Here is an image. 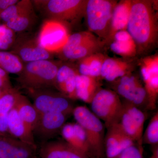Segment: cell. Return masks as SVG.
<instances>
[{
    "label": "cell",
    "instance_id": "1",
    "mask_svg": "<svg viewBox=\"0 0 158 158\" xmlns=\"http://www.w3.org/2000/svg\"><path fill=\"white\" fill-rule=\"evenodd\" d=\"M152 1H132L127 31L135 43L139 55L148 52L157 42L158 16Z\"/></svg>",
    "mask_w": 158,
    "mask_h": 158
},
{
    "label": "cell",
    "instance_id": "2",
    "mask_svg": "<svg viewBox=\"0 0 158 158\" xmlns=\"http://www.w3.org/2000/svg\"><path fill=\"white\" fill-rule=\"evenodd\" d=\"M62 62L42 60L24 63L16 80L27 90L55 88L57 72Z\"/></svg>",
    "mask_w": 158,
    "mask_h": 158
},
{
    "label": "cell",
    "instance_id": "3",
    "mask_svg": "<svg viewBox=\"0 0 158 158\" xmlns=\"http://www.w3.org/2000/svg\"><path fill=\"white\" fill-rule=\"evenodd\" d=\"M72 114L77 123L85 130L89 148V157H105V126L88 108H74Z\"/></svg>",
    "mask_w": 158,
    "mask_h": 158
},
{
    "label": "cell",
    "instance_id": "4",
    "mask_svg": "<svg viewBox=\"0 0 158 158\" xmlns=\"http://www.w3.org/2000/svg\"><path fill=\"white\" fill-rule=\"evenodd\" d=\"M34 7L47 19L64 23H73L85 16L88 0H36L32 1Z\"/></svg>",
    "mask_w": 158,
    "mask_h": 158
},
{
    "label": "cell",
    "instance_id": "5",
    "mask_svg": "<svg viewBox=\"0 0 158 158\" xmlns=\"http://www.w3.org/2000/svg\"><path fill=\"white\" fill-rule=\"evenodd\" d=\"M117 3L116 1L109 0L87 2L85 16L89 31L96 34L104 42L110 33L112 15Z\"/></svg>",
    "mask_w": 158,
    "mask_h": 158
},
{
    "label": "cell",
    "instance_id": "6",
    "mask_svg": "<svg viewBox=\"0 0 158 158\" xmlns=\"http://www.w3.org/2000/svg\"><path fill=\"white\" fill-rule=\"evenodd\" d=\"M104 44L103 40L90 31H82L69 35L65 46L57 54L63 60L78 61L100 52Z\"/></svg>",
    "mask_w": 158,
    "mask_h": 158
},
{
    "label": "cell",
    "instance_id": "7",
    "mask_svg": "<svg viewBox=\"0 0 158 158\" xmlns=\"http://www.w3.org/2000/svg\"><path fill=\"white\" fill-rule=\"evenodd\" d=\"M90 104L91 112L103 121L106 128L118 122L122 110L123 103L115 91L101 89Z\"/></svg>",
    "mask_w": 158,
    "mask_h": 158
},
{
    "label": "cell",
    "instance_id": "8",
    "mask_svg": "<svg viewBox=\"0 0 158 158\" xmlns=\"http://www.w3.org/2000/svg\"><path fill=\"white\" fill-rule=\"evenodd\" d=\"M33 105L39 114L61 113L69 116L74 109L71 100L53 88L29 90Z\"/></svg>",
    "mask_w": 158,
    "mask_h": 158
},
{
    "label": "cell",
    "instance_id": "9",
    "mask_svg": "<svg viewBox=\"0 0 158 158\" xmlns=\"http://www.w3.org/2000/svg\"><path fill=\"white\" fill-rule=\"evenodd\" d=\"M70 35L65 23L46 19L40 28L37 38L42 48L51 53L57 54L62 50Z\"/></svg>",
    "mask_w": 158,
    "mask_h": 158
},
{
    "label": "cell",
    "instance_id": "10",
    "mask_svg": "<svg viewBox=\"0 0 158 158\" xmlns=\"http://www.w3.org/2000/svg\"><path fill=\"white\" fill-rule=\"evenodd\" d=\"M123 107L117 124L135 144L142 145V136L145 113L140 108L125 101L123 102Z\"/></svg>",
    "mask_w": 158,
    "mask_h": 158
},
{
    "label": "cell",
    "instance_id": "11",
    "mask_svg": "<svg viewBox=\"0 0 158 158\" xmlns=\"http://www.w3.org/2000/svg\"><path fill=\"white\" fill-rule=\"evenodd\" d=\"M10 52L17 56L24 63L42 60L53 59L54 54L40 45L37 37L30 34L16 36Z\"/></svg>",
    "mask_w": 158,
    "mask_h": 158
},
{
    "label": "cell",
    "instance_id": "12",
    "mask_svg": "<svg viewBox=\"0 0 158 158\" xmlns=\"http://www.w3.org/2000/svg\"><path fill=\"white\" fill-rule=\"evenodd\" d=\"M114 90L125 101L138 107H148L147 93L141 81L130 73L113 81Z\"/></svg>",
    "mask_w": 158,
    "mask_h": 158
},
{
    "label": "cell",
    "instance_id": "13",
    "mask_svg": "<svg viewBox=\"0 0 158 158\" xmlns=\"http://www.w3.org/2000/svg\"><path fill=\"white\" fill-rule=\"evenodd\" d=\"M141 72L147 93V109L154 110L156 106L158 95V55L145 57L141 60Z\"/></svg>",
    "mask_w": 158,
    "mask_h": 158
},
{
    "label": "cell",
    "instance_id": "14",
    "mask_svg": "<svg viewBox=\"0 0 158 158\" xmlns=\"http://www.w3.org/2000/svg\"><path fill=\"white\" fill-rule=\"evenodd\" d=\"M69 115L61 113H48L39 114L33 135L46 142L61 131Z\"/></svg>",
    "mask_w": 158,
    "mask_h": 158
},
{
    "label": "cell",
    "instance_id": "15",
    "mask_svg": "<svg viewBox=\"0 0 158 158\" xmlns=\"http://www.w3.org/2000/svg\"><path fill=\"white\" fill-rule=\"evenodd\" d=\"M107 130L105 137L106 158H118L125 150L135 144L117 123Z\"/></svg>",
    "mask_w": 158,
    "mask_h": 158
},
{
    "label": "cell",
    "instance_id": "16",
    "mask_svg": "<svg viewBox=\"0 0 158 158\" xmlns=\"http://www.w3.org/2000/svg\"><path fill=\"white\" fill-rule=\"evenodd\" d=\"M36 150L10 135H0V158H34Z\"/></svg>",
    "mask_w": 158,
    "mask_h": 158
},
{
    "label": "cell",
    "instance_id": "17",
    "mask_svg": "<svg viewBox=\"0 0 158 158\" xmlns=\"http://www.w3.org/2000/svg\"><path fill=\"white\" fill-rule=\"evenodd\" d=\"M77 67L69 63H61L56 77L55 88L71 100L77 99L76 92Z\"/></svg>",
    "mask_w": 158,
    "mask_h": 158
},
{
    "label": "cell",
    "instance_id": "18",
    "mask_svg": "<svg viewBox=\"0 0 158 158\" xmlns=\"http://www.w3.org/2000/svg\"><path fill=\"white\" fill-rule=\"evenodd\" d=\"M39 154L40 158H89L85 154L63 141L44 142Z\"/></svg>",
    "mask_w": 158,
    "mask_h": 158
},
{
    "label": "cell",
    "instance_id": "19",
    "mask_svg": "<svg viewBox=\"0 0 158 158\" xmlns=\"http://www.w3.org/2000/svg\"><path fill=\"white\" fill-rule=\"evenodd\" d=\"M132 5L131 0H123L117 3L113 10L110 33L105 44L110 43L117 32L127 30Z\"/></svg>",
    "mask_w": 158,
    "mask_h": 158
},
{
    "label": "cell",
    "instance_id": "20",
    "mask_svg": "<svg viewBox=\"0 0 158 158\" xmlns=\"http://www.w3.org/2000/svg\"><path fill=\"white\" fill-rule=\"evenodd\" d=\"M8 127L9 135L12 137L36 146L33 131L22 119L14 106L9 113Z\"/></svg>",
    "mask_w": 158,
    "mask_h": 158
},
{
    "label": "cell",
    "instance_id": "21",
    "mask_svg": "<svg viewBox=\"0 0 158 158\" xmlns=\"http://www.w3.org/2000/svg\"><path fill=\"white\" fill-rule=\"evenodd\" d=\"M100 83L98 78L83 75L79 73L76 77V92L77 98L90 104L94 96L100 90Z\"/></svg>",
    "mask_w": 158,
    "mask_h": 158
},
{
    "label": "cell",
    "instance_id": "22",
    "mask_svg": "<svg viewBox=\"0 0 158 158\" xmlns=\"http://www.w3.org/2000/svg\"><path fill=\"white\" fill-rule=\"evenodd\" d=\"M110 43L111 50L121 56L132 57L137 55L135 43L127 30L116 33Z\"/></svg>",
    "mask_w": 158,
    "mask_h": 158
},
{
    "label": "cell",
    "instance_id": "23",
    "mask_svg": "<svg viewBox=\"0 0 158 158\" xmlns=\"http://www.w3.org/2000/svg\"><path fill=\"white\" fill-rule=\"evenodd\" d=\"M131 65L122 59L106 58L102 66L100 77L108 81H114L131 73Z\"/></svg>",
    "mask_w": 158,
    "mask_h": 158
},
{
    "label": "cell",
    "instance_id": "24",
    "mask_svg": "<svg viewBox=\"0 0 158 158\" xmlns=\"http://www.w3.org/2000/svg\"><path fill=\"white\" fill-rule=\"evenodd\" d=\"M14 107L22 119L33 131L39 116V113L33 104L27 97L19 92Z\"/></svg>",
    "mask_w": 158,
    "mask_h": 158
},
{
    "label": "cell",
    "instance_id": "25",
    "mask_svg": "<svg viewBox=\"0 0 158 158\" xmlns=\"http://www.w3.org/2000/svg\"><path fill=\"white\" fill-rule=\"evenodd\" d=\"M106 58L103 54L98 52L80 59L77 67L79 73L95 78L100 77L102 66Z\"/></svg>",
    "mask_w": 158,
    "mask_h": 158
},
{
    "label": "cell",
    "instance_id": "26",
    "mask_svg": "<svg viewBox=\"0 0 158 158\" xmlns=\"http://www.w3.org/2000/svg\"><path fill=\"white\" fill-rule=\"evenodd\" d=\"M34 6L26 10L17 17L11 19L6 24L9 28L16 32H22L29 30L37 19Z\"/></svg>",
    "mask_w": 158,
    "mask_h": 158
},
{
    "label": "cell",
    "instance_id": "27",
    "mask_svg": "<svg viewBox=\"0 0 158 158\" xmlns=\"http://www.w3.org/2000/svg\"><path fill=\"white\" fill-rule=\"evenodd\" d=\"M24 63L11 52L0 51V68L8 73L17 75L22 71Z\"/></svg>",
    "mask_w": 158,
    "mask_h": 158
},
{
    "label": "cell",
    "instance_id": "28",
    "mask_svg": "<svg viewBox=\"0 0 158 158\" xmlns=\"http://www.w3.org/2000/svg\"><path fill=\"white\" fill-rule=\"evenodd\" d=\"M61 133L65 141L74 148L83 152L89 158V151L83 144L73 127V123H65L63 126Z\"/></svg>",
    "mask_w": 158,
    "mask_h": 158
},
{
    "label": "cell",
    "instance_id": "29",
    "mask_svg": "<svg viewBox=\"0 0 158 158\" xmlns=\"http://www.w3.org/2000/svg\"><path fill=\"white\" fill-rule=\"evenodd\" d=\"M32 1L30 0H21L9 7L8 9L2 12L0 14V19L6 23L11 19H14L18 16L33 7Z\"/></svg>",
    "mask_w": 158,
    "mask_h": 158
},
{
    "label": "cell",
    "instance_id": "30",
    "mask_svg": "<svg viewBox=\"0 0 158 158\" xmlns=\"http://www.w3.org/2000/svg\"><path fill=\"white\" fill-rule=\"evenodd\" d=\"M142 143L152 145L158 144V112L150 120L142 136Z\"/></svg>",
    "mask_w": 158,
    "mask_h": 158
},
{
    "label": "cell",
    "instance_id": "31",
    "mask_svg": "<svg viewBox=\"0 0 158 158\" xmlns=\"http://www.w3.org/2000/svg\"><path fill=\"white\" fill-rule=\"evenodd\" d=\"M15 32L5 24L0 25V50L11 48L16 39Z\"/></svg>",
    "mask_w": 158,
    "mask_h": 158
},
{
    "label": "cell",
    "instance_id": "32",
    "mask_svg": "<svg viewBox=\"0 0 158 158\" xmlns=\"http://www.w3.org/2000/svg\"><path fill=\"white\" fill-rule=\"evenodd\" d=\"M142 145L135 144L125 150L118 158H143Z\"/></svg>",
    "mask_w": 158,
    "mask_h": 158
},
{
    "label": "cell",
    "instance_id": "33",
    "mask_svg": "<svg viewBox=\"0 0 158 158\" xmlns=\"http://www.w3.org/2000/svg\"><path fill=\"white\" fill-rule=\"evenodd\" d=\"M13 88L10 81L9 73L0 68V90H8Z\"/></svg>",
    "mask_w": 158,
    "mask_h": 158
},
{
    "label": "cell",
    "instance_id": "34",
    "mask_svg": "<svg viewBox=\"0 0 158 158\" xmlns=\"http://www.w3.org/2000/svg\"><path fill=\"white\" fill-rule=\"evenodd\" d=\"M18 2V0H0V14L10 6Z\"/></svg>",
    "mask_w": 158,
    "mask_h": 158
},
{
    "label": "cell",
    "instance_id": "35",
    "mask_svg": "<svg viewBox=\"0 0 158 158\" xmlns=\"http://www.w3.org/2000/svg\"><path fill=\"white\" fill-rule=\"evenodd\" d=\"M152 154L148 158H158V145H152Z\"/></svg>",
    "mask_w": 158,
    "mask_h": 158
},
{
    "label": "cell",
    "instance_id": "36",
    "mask_svg": "<svg viewBox=\"0 0 158 158\" xmlns=\"http://www.w3.org/2000/svg\"><path fill=\"white\" fill-rule=\"evenodd\" d=\"M2 92V90H0V93H1V92Z\"/></svg>",
    "mask_w": 158,
    "mask_h": 158
}]
</instances>
